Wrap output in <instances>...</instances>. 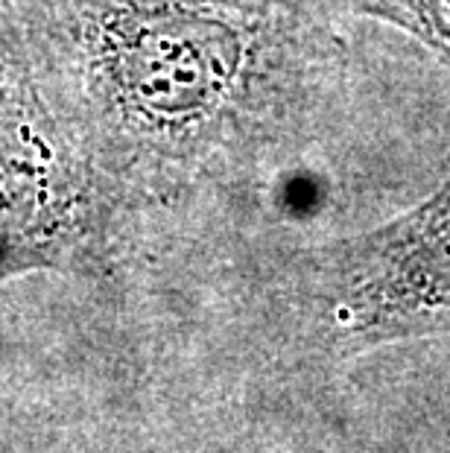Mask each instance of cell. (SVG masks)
<instances>
[{
    "label": "cell",
    "instance_id": "cell-1",
    "mask_svg": "<svg viewBox=\"0 0 450 453\" xmlns=\"http://www.w3.org/2000/svg\"><path fill=\"white\" fill-rule=\"evenodd\" d=\"M324 0H103L85 42L100 100L138 156L290 164L328 138L348 91Z\"/></svg>",
    "mask_w": 450,
    "mask_h": 453
},
{
    "label": "cell",
    "instance_id": "cell-2",
    "mask_svg": "<svg viewBox=\"0 0 450 453\" xmlns=\"http://www.w3.org/2000/svg\"><path fill=\"white\" fill-rule=\"evenodd\" d=\"M308 296L337 349L450 331V173L398 217L316 249Z\"/></svg>",
    "mask_w": 450,
    "mask_h": 453
},
{
    "label": "cell",
    "instance_id": "cell-3",
    "mask_svg": "<svg viewBox=\"0 0 450 453\" xmlns=\"http://www.w3.org/2000/svg\"><path fill=\"white\" fill-rule=\"evenodd\" d=\"M88 208L30 94L0 71V278L53 266L73 249Z\"/></svg>",
    "mask_w": 450,
    "mask_h": 453
},
{
    "label": "cell",
    "instance_id": "cell-4",
    "mask_svg": "<svg viewBox=\"0 0 450 453\" xmlns=\"http://www.w3.org/2000/svg\"><path fill=\"white\" fill-rule=\"evenodd\" d=\"M333 12L371 18L404 33L450 71V0H324Z\"/></svg>",
    "mask_w": 450,
    "mask_h": 453
}]
</instances>
